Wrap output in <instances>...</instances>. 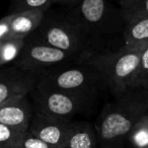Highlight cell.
<instances>
[{"label":"cell","mask_w":148,"mask_h":148,"mask_svg":"<svg viewBox=\"0 0 148 148\" xmlns=\"http://www.w3.org/2000/svg\"><path fill=\"white\" fill-rule=\"evenodd\" d=\"M113 97L95 126L101 148L124 145L134 126L148 114V90L142 87L131 86Z\"/></svg>","instance_id":"obj_1"},{"label":"cell","mask_w":148,"mask_h":148,"mask_svg":"<svg viewBox=\"0 0 148 148\" xmlns=\"http://www.w3.org/2000/svg\"><path fill=\"white\" fill-rule=\"evenodd\" d=\"M65 14L99 52L123 46L114 45V42L118 37L123 38L126 17L123 9L113 0H82Z\"/></svg>","instance_id":"obj_2"},{"label":"cell","mask_w":148,"mask_h":148,"mask_svg":"<svg viewBox=\"0 0 148 148\" xmlns=\"http://www.w3.org/2000/svg\"><path fill=\"white\" fill-rule=\"evenodd\" d=\"M142 49L123 45L91 54L82 61L99 72L107 90L114 95L132 86L140 64Z\"/></svg>","instance_id":"obj_3"},{"label":"cell","mask_w":148,"mask_h":148,"mask_svg":"<svg viewBox=\"0 0 148 148\" xmlns=\"http://www.w3.org/2000/svg\"><path fill=\"white\" fill-rule=\"evenodd\" d=\"M31 36L60 49L80 61L99 52L97 47L74 25L66 14L46 12L41 25Z\"/></svg>","instance_id":"obj_4"},{"label":"cell","mask_w":148,"mask_h":148,"mask_svg":"<svg viewBox=\"0 0 148 148\" xmlns=\"http://www.w3.org/2000/svg\"><path fill=\"white\" fill-rule=\"evenodd\" d=\"M38 85L70 92L99 97L107 90L99 73L83 61L63 64L43 73Z\"/></svg>","instance_id":"obj_5"},{"label":"cell","mask_w":148,"mask_h":148,"mask_svg":"<svg viewBox=\"0 0 148 148\" xmlns=\"http://www.w3.org/2000/svg\"><path fill=\"white\" fill-rule=\"evenodd\" d=\"M29 95L35 113L68 121L90 109L97 99L93 95L58 90L38 84Z\"/></svg>","instance_id":"obj_6"},{"label":"cell","mask_w":148,"mask_h":148,"mask_svg":"<svg viewBox=\"0 0 148 148\" xmlns=\"http://www.w3.org/2000/svg\"><path fill=\"white\" fill-rule=\"evenodd\" d=\"M80 61L76 57L60 49L48 45L39 39L29 36L25 38V45L14 62V65L23 69L45 72L63 64Z\"/></svg>","instance_id":"obj_7"},{"label":"cell","mask_w":148,"mask_h":148,"mask_svg":"<svg viewBox=\"0 0 148 148\" xmlns=\"http://www.w3.org/2000/svg\"><path fill=\"white\" fill-rule=\"evenodd\" d=\"M43 72L14 65L0 67V105L12 99L31 95Z\"/></svg>","instance_id":"obj_8"},{"label":"cell","mask_w":148,"mask_h":148,"mask_svg":"<svg viewBox=\"0 0 148 148\" xmlns=\"http://www.w3.org/2000/svg\"><path fill=\"white\" fill-rule=\"evenodd\" d=\"M73 121L35 113L29 131L54 148H65Z\"/></svg>","instance_id":"obj_9"},{"label":"cell","mask_w":148,"mask_h":148,"mask_svg":"<svg viewBox=\"0 0 148 148\" xmlns=\"http://www.w3.org/2000/svg\"><path fill=\"white\" fill-rule=\"evenodd\" d=\"M29 95L15 97L0 105V124L23 132L29 131L35 115L33 101Z\"/></svg>","instance_id":"obj_10"},{"label":"cell","mask_w":148,"mask_h":148,"mask_svg":"<svg viewBox=\"0 0 148 148\" xmlns=\"http://www.w3.org/2000/svg\"><path fill=\"white\" fill-rule=\"evenodd\" d=\"M46 10H27L9 14L11 37L25 39L38 29L45 16Z\"/></svg>","instance_id":"obj_11"},{"label":"cell","mask_w":148,"mask_h":148,"mask_svg":"<svg viewBox=\"0 0 148 148\" xmlns=\"http://www.w3.org/2000/svg\"><path fill=\"white\" fill-rule=\"evenodd\" d=\"M99 144L95 127L87 122H73L65 148H97Z\"/></svg>","instance_id":"obj_12"},{"label":"cell","mask_w":148,"mask_h":148,"mask_svg":"<svg viewBox=\"0 0 148 148\" xmlns=\"http://www.w3.org/2000/svg\"><path fill=\"white\" fill-rule=\"evenodd\" d=\"M124 45L133 48L148 46V16H142L127 21L123 31Z\"/></svg>","instance_id":"obj_13"},{"label":"cell","mask_w":148,"mask_h":148,"mask_svg":"<svg viewBox=\"0 0 148 148\" xmlns=\"http://www.w3.org/2000/svg\"><path fill=\"white\" fill-rule=\"evenodd\" d=\"M25 40L10 37L0 45V67L14 64L25 45Z\"/></svg>","instance_id":"obj_14"},{"label":"cell","mask_w":148,"mask_h":148,"mask_svg":"<svg viewBox=\"0 0 148 148\" xmlns=\"http://www.w3.org/2000/svg\"><path fill=\"white\" fill-rule=\"evenodd\" d=\"M128 141L134 148L148 147V114L137 122L128 136Z\"/></svg>","instance_id":"obj_15"},{"label":"cell","mask_w":148,"mask_h":148,"mask_svg":"<svg viewBox=\"0 0 148 148\" xmlns=\"http://www.w3.org/2000/svg\"><path fill=\"white\" fill-rule=\"evenodd\" d=\"M25 133L27 132L0 124V146L1 147L18 148L19 142Z\"/></svg>","instance_id":"obj_16"},{"label":"cell","mask_w":148,"mask_h":148,"mask_svg":"<svg viewBox=\"0 0 148 148\" xmlns=\"http://www.w3.org/2000/svg\"><path fill=\"white\" fill-rule=\"evenodd\" d=\"M54 0H13L11 13L27 10H46L50 8Z\"/></svg>","instance_id":"obj_17"},{"label":"cell","mask_w":148,"mask_h":148,"mask_svg":"<svg viewBox=\"0 0 148 148\" xmlns=\"http://www.w3.org/2000/svg\"><path fill=\"white\" fill-rule=\"evenodd\" d=\"M132 86H139L148 90V46L141 51L140 64L132 82Z\"/></svg>","instance_id":"obj_18"},{"label":"cell","mask_w":148,"mask_h":148,"mask_svg":"<svg viewBox=\"0 0 148 148\" xmlns=\"http://www.w3.org/2000/svg\"><path fill=\"white\" fill-rule=\"evenodd\" d=\"M18 148H54L29 131L23 135L19 142Z\"/></svg>","instance_id":"obj_19"},{"label":"cell","mask_w":148,"mask_h":148,"mask_svg":"<svg viewBox=\"0 0 148 148\" xmlns=\"http://www.w3.org/2000/svg\"><path fill=\"white\" fill-rule=\"evenodd\" d=\"M142 16H148V0H141L130 12L125 14L126 23L131 19Z\"/></svg>","instance_id":"obj_20"},{"label":"cell","mask_w":148,"mask_h":148,"mask_svg":"<svg viewBox=\"0 0 148 148\" xmlns=\"http://www.w3.org/2000/svg\"><path fill=\"white\" fill-rule=\"evenodd\" d=\"M10 37V21L8 14L0 19V41H5Z\"/></svg>","instance_id":"obj_21"},{"label":"cell","mask_w":148,"mask_h":148,"mask_svg":"<svg viewBox=\"0 0 148 148\" xmlns=\"http://www.w3.org/2000/svg\"><path fill=\"white\" fill-rule=\"evenodd\" d=\"M123 9L124 14H127L128 12L132 10L141 0H113Z\"/></svg>","instance_id":"obj_22"},{"label":"cell","mask_w":148,"mask_h":148,"mask_svg":"<svg viewBox=\"0 0 148 148\" xmlns=\"http://www.w3.org/2000/svg\"><path fill=\"white\" fill-rule=\"evenodd\" d=\"M82 0H54V3H60L62 5H66V6L73 7L75 5L79 4Z\"/></svg>","instance_id":"obj_23"},{"label":"cell","mask_w":148,"mask_h":148,"mask_svg":"<svg viewBox=\"0 0 148 148\" xmlns=\"http://www.w3.org/2000/svg\"><path fill=\"white\" fill-rule=\"evenodd\" d=\"M109 148H124V145H120V146H115V147H109Z\"/></svg>","instance_id":"obj_24"},{"label":"cell","mask_w":148,"mask_h":148,"mask_svg":"<svg viewBox=\"0 0 148 148\" xmlns=\"http://www.w3.org/2000/svg\"><path fill=\"white\" fill-rule=\"evenodd\" d=\"M0 148H10V147H1V146H0Z\"/></svg>","instance_id":"obj_25"},{"label":"cell","mask_w":148,"mask_h":148,"mask_svg":"<svg viewBox=\"0 0 148 148\" xmlns=\"http://www.w3.org/2000/svg\"><path fill=\"white\" fill-rule=\"evenodd\" d=\"M146 148H148V147H146Z\"/></svg>","instance_id":"obj_26"}]
</instances>
